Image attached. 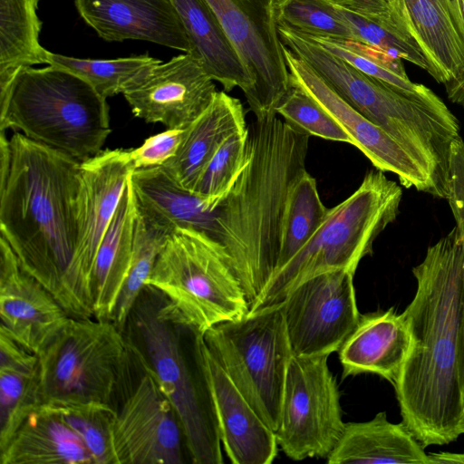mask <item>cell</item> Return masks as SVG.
<instances>
[{"label": "cell", "mask_w": 464, "mask_h": 464, "mask_svg": "<svg viewBox=\"0 0 464 464\" xmlns=\"http://www.w3.org/2000/svg\"><path fill=\"white\" fill-rule=\"evenodd\" d=\"M412 273L417 290L402 313L411 347L394 389L402 422L426 448L463 434L459 359L464 242L455 228L427 249Z\"/></svg>", "instance_id": "6da1fadb"}, {"label": "cell", "mask_w": 464, "mask_h": 464, "mask_svg": "<svg viewBox=\"0 0 464 464\" xmlns=\"http://www.w3.org/2000/svg\"><path fill=\"white\" fill-rule=\"evenodd\" d=\"M81 163L22 133L7 140L1 131V237L23 269L59 302L80 237Z\"/></svg>", "instance_id": "7a4b0ae2"}, {"label": "cell", "mask_w": 464, "mask_h": 464, "mask_svg": "<svg viewBox=\"0 0 464 464\" xmlns=\"http://www.w3.org/2000/svg\"><path fill=\"white\" fill-rule=\"evenodd\" d=\"M309 136L276 113L248 126L245 164L218 206L217 240L250 304L277 268L290 190L306 170Z\"/></svg>", "instance_id": "3957f363"}, {"label": "cell", "mask_w": 464, "mask_h": 464, "mask_svg": "<svg viewBox=\"0 0 464 464\" xmlns=\"http://www.w3.org/2000/svg\"><path fill=\"white\" fill-rule=\"evenodd\" d=\"M123 333L141 368L172 404L191 462L223 463L204 334L181 324L163 295L149 285L135 302Z\"/></svg>", "instance_id": "277c9868"}, {"label": "cell", "mask_w": 464, "mask_h": 464, "mask_svg": "<svg viewBox=\"0 0 464 464\" xmlns=\"http://www.w3.org/2000/svg\"><path fill=\"white\" fill-rule=\"evenodd\" d=\"M106 100L66 69L50 64L25 67L0 95V130H20L83 162L102 150L111 131Z\"/></svg>", "instance_id": "5b68a950"}, {"label": "cell", "mask_w": 464, "mask_h": 464, "mask_svg": "<svg viewBox=\"0 0 464 464\" xmlns=\"http://www.w3.org/2000/svg\"><path fill=\"white\" fill-rule=\"evenodd\" d=\"M401 187L383 171L370 170L358 188L328 212L311 238L276 271L249 311L281 304L287 294L319 274L346 269L355 273L372 252L376 237L400 212Z\"/></svg>", "instance_id": "8992f818"}, {"label": "cell", "mask_w": 464, "mask_h": 464, "mask_svg": "<svg viewBox=\"0 0 464 464\" xmlns=\"http://www.w3.org/2000/svg\"><path fill=\"white\" fill-rule=\"evenodd\" d=\"M41 403L99 402L118 409L138 363L115 324L70 317L37 354Z\"/></svg>", "instance_id": "52a82bcc"}, {"label": "cell", "mask_w": 464, "mask_h": 464, "mask_svg": "<svg viewBox=\"0 0 464 464\" xmlns=\"http://www.w3.org/2000/svg\"><path fill=\"white\" fill-rule=\"evenodd\" d=\"M146 285L163 295L181 324L203 334L249 311L225 247L192 227H176L171 231Z\"/></svg>", "instance_id": "ba28073f"}, {"label": "cell", "mask_w": 464, "mask_h": 464, "mask_svg": "<svg viewBox=\"0 0 464 464\" xmlns=\"http://www.w3.org/2000/svg\"><path fill=\"white\" fill-rule=\"evenodd\" d=\"M210 355L275 432L293 356L282 304L248 312L204 333Z\"/></svg>", "instance_id": "9c48e42d"}, {"label": "cell", "mask_w": 464, "mask_h": 464, "mask_svg": "<svg viewBox=\"0 0 464 464\" xmlns=\"http://www.w3.org/2000/svg\"><path fill=\"white\" fill-rule=\"evenodd\" d=\"M329 356H292L285 382L278 447L291 459L327 458L340 440V392Z\"/></svg>", "instance_id": "30bf717a"}, {"label": "cell", "mask_w": 464, "mask_h": 464, "mask_svg": "<svg viewBox=\"0 0 464 464\" xmlns=\"http://www.w3.org/2000/svg\"><path fill=\"white\" fill-rule=\"evenodd\" d=\"M83 212L75 255L63 283L61 304L71 317H93L91 294L95 256L135 170L130 150H101L81 163Z\"/></svg>", "instance_id": "8fae6325"}, {"label": "cell", "mask_w": 464, "mask_h": 464, "mask_svg": "<svg viewBox=\"0 0 464 464\" xmlns=\"http://www.w3.org/2000/svg\"><path fill=\"white\" fill-rule=\"evenodd\" d=\"M212 10L253 79L247 104L256 119L276 113L290 88L276 19V0H203Z\"/></svg>", "instance_id": "7c38bea8"}, {"label": "cell", "mask_w": 464, "mask_h": 464, "mask_svg": "<svg viewBox=\"0 0 464 464\" xmlns=\"http://www.w3.org/2000/svg\"><path fill=\"white\" fill-rule=\"evenodd\" d=\"M354 273L336 269L313 276L281 303L294 356H329L338 351L360 319Z\"/></svg>", "instance_id": "4fadbf2b"}, {"label": "cell", "mask_w": 464, "mask_h": 464, "mask_svg": "<svg viewBox=\"0 0 464 464\" xmlns=\"http://www.w3.org/2000/svg\"><path fill=\"white\" fill-rule=\"evenodd\" d=\"M115 450L117 464H182L186 457L190 459L172 404L144 369L117 409Z\"/></svg>", "instance_id": "5bb4252c"}, {"label": "cell", "mask_w": 464, "mask_h": 464, "mask_svg": "<svg viewBox=\"0 0 464 464\" xmlns=\"http://www.w3.org/2000/svg\"><path fill=\"white\" fill-rule=\"evenodd\" d=\"M217 92L200 60L183 53L145 68L126 85L122 95L132 113L146 122L186 129Z\"/></svg>", "instance_id": "9a60e30c"}, {"label": "cell", "mask_w": 464, "mask_h": 464, "mask_svg": "<svg viewBox=\"0 0 464 464\" xmlns=\"http://www.w3.org/2000/svg\"><path fill=\"white\" fill-rule=\"evenodd\" d=\"M290 83L317 102L348 133L352 145L383 172L396 174L402 186L438 197L427 170L382 129L341 98L304 61L283 44Z\"/></svg>", "instance_id": "2e32d148"}, {"label": "cell", "mask_w": 464, "mask_h": 464, "mask_svg": "<svg viewBox=\"0 0 464 464\" xmlns=\"http://www.w3.org/2000/svg\"><path fill=\"white\" fill-rule=\"evenodd\" d=\"M0 329L38 354L71 317L0 237Z\"/></svg>", "instance_id": "e0dca14e"}, {"label": "cell", "mask_w": 464, "mask_h": 464, "mask_svg": "<svg viewBox=\"0 0 464 464\" xmlns=\"http://www.w3.org/2000/svg\"><path fill=\"white\" fill-rule=\"evenodd\" d=\"M83 21L108 42L140 40L191 53L172 0H75Z\"/></svg>", "instance_id": "ac0fdd59"}, {"label": "cell", "mask_w": 464, "mask_h": 464, "mask_svg": "<svg viewBox=\"0 0 464 464\" xmlns=\"http://www.w3.org/2000/svg\"><path fill=\"white\" fill-rule=\"evenodd\" d=\"M411 347L402 314L393 308L361 314L338 350L343 377L374 373L395 385Z\"/></svg>", "instance_id": "d6986e66"}, {"label": "cell", "mask_w": 464, "mask_h": 464, "mask_svg": "<svg viewBox=\"0 0 464 464\" xmlns=\"http://www.w3.org/2000/svg\"><path fill=\"white\" fill-rule=\"evenodd\" d=\"M208 364L221 443L234 464H270L278 452L276 432L210 355Z\"/></svg>", "instance_id": "ffe728a7"}, {"label": "cell", "mask_w": 464, "mask_h": 464, "mask_svg": "<svg viewBox=\"0 0 464 464\" xmlns=\"http://www.w3.org/2000/svg\"><path fill=\"white\" fill-rule=\"evenodd\" d=\"M412 36L430 65V74L446 84L464 75V18L459 0H401Z\"/></svg>", "instance_id": "44dd1931"}, {"label": "cell", "mask_w": 464, "mask_h": 464, "mask_svg": "<svg viewBox=\"0 0 464 464\" xmlns=\"http://www.w3.org/2000/svg\"><path fill=\"white\" fill-rule=\"evenodd\" d=\"M1 464H95L92 454L49 404L35 406L0 450Z\"/></svg>", "instance_id": "7402d4cb"}, {"label": "cell", "mask_w": 464, "mask_h": 464, "mask_svg": "<svg viewBox=\"0 0 464 464\" xmlns=\"http://www.w3.org/2000/svg\"><path fill=\"white\" fill-rule=\"evenodd\" d=\"M247 128L240 100L217 92L207 109L184 130L176 155L163 166L185 189L191 191L202 169L220 144Z\"/></svg>", "instance_id": "603a6c76"}, {"label": "cell", "mask_w": 464, "mask_h": 464, "mask_svg": "<svg viewBox=\"0 0 464 464\" xmlns=\"http://www.w3.org/2000/svg\"><path fill=\"white\" fill-rule=\"evenodd\" d=\"M137 210L130 177L95 256L91 281L93 318L111 320L130 265Z\"/></svg>", "instance_id": "cb8c5ba5"}, {"label": "cell", "mask_w": 464, "mask_h": 464, "mask_svg": "<svg viewBox=\"0 0 464 464\" xmlns=\"http://www.w3.org/2000/svg\"><path fill=\"white\" fill-rule=\"evenodd\" d=\"M192 46L208 74L228 92L238 87L248 101L253 79L241 56L203 0H172Z\"/></svg>", "instance_id": "d4e9b609"}, {"label": "cell", "mask_w": 464, "mask_h": 464, "mask_svg": "<svg viewBox=\"0 0 464 464\" xmlns=\"http://www.w3.org/2000/svg\"><path fill=\"white\" fill-rule=\"evenodd\" d=\"M401 421L392 423L384 411L362 422H347L329 464H429L428 454Z\"/></svg>", "instance_id": "484cf974"}, {"label": "cell", "mask_w": 464, "mask_h": 464, "mask_svg": "<svg viewBox=\"0 0 464 464\" xmlns=\"http://www.w3.org/2000/svg\"><path fill=\"white\" fill-rule=\"evenodd\" d=\"M130 182L139 207L149 215L173 227H192L217 240L218 207L182 188L163 166L137 169Z\"/></svg>", "instance_id": "4316f807"}, {"label": "cell", "mask_w": 464, "mask_h": 464, "mask_svg": "<svg viewBox=\"0 0 464 464\" xmlns=\"http://www.w3.org/2000/svg\"><path fill=\"white\" fill-rule=\"evenodd\" d=\"M40 0H0V95L25 67L47 64L49 51L39 42Z\"/></svg>", "instance_id": "83f0119b"}, {"label": "cell", "mask_w": 464, "mask_h": 464, "mask_svg": "<svg viewBox=\"0 0 464 464\" xmlns=\"http://www.w3.org/2000/svg\"><path fill=\"white\" fill-rule=\"evenodd\" d=\"M312 38L327 51L372 79L439 112L451 113L444 102L430 88L420 83L412 82L409 79L401 58L354 41Z\"/></svg>", "instance_id": "f1b7e54d"}, {"label": "cell", "mask_w": 464, "mask_h": 464, "mask_svg": "<svg viewBox=\"0 0 464 464\" xmlns=\"http://www.w3.org/2000/svg\"><path fill=\"white\" fill-rule=\"evenodd\" d=\"M174 228L149 215L138 205L130 265L110 320L121 331L124 332L130 313L146 285L162 246Z\"/></svg>", "instance_id": "f546056e"}, {"label": "cell", "mask_w": 464, "mask_h": 464, "mask_svg": "<svg viewBox=\"0 0 464 464\" xmlns=\"http://www.w3.org/2000/svg\"><path fill=\"white\" fill-rule=\"evenodd\" d=\"M327 212L314 178L307 170L304 171L294 183L287 198L276 271L304 246L321 226Z\"/></svg>", "instance_id": "4dcf8cb0"}, {"label": "cell", "mask_w": 464, "mask_h": 464, "mask_svg": "<svg viewBox=\"0 0 464 464\" xmlns=\"http://www.w3.org/2000/svg\"><path fill=\"white\" fill-rule=\"evenodd\" d=\"M51 405L82 439L95 464H117V410L99 402H54Z\"/></svg>", "instance_id": "1f68e13d"}, {"label": "cell", "mask_w": 464, "mask_h": 464, "mask_svg": "<svg viewBox=\"0 0 464 464\" xmlns=\"http://www.w3.org/2000/svg\"><path fill=\"white\" fill-rule=\"evenodd\" d=\"M159 61L148 53L112 60L75 58L50 51L47 56V64L80 76L106 99L122 93L126 85L140 72Z\"/></svg>", "instance_id": "d6a6232c"}, {"label": "cell", "mask_w": 464, "mask_h": 464, "mask_svg": "<svg viewBox=\"0 0 464 464\" xmlns=\"http://www.w3.org/2000/svg\"><path fill=\"white\" fill-rule=\"evenodd\" d=\"M277 25L322 38L355 41L336 0H276Z\"/></svg>", "instance_id": "836d02e7"}, {"label": "cell", "mask_w": 464, "mask_h": 464, "mask_svg": "<svg viewBox=\"0 0 464 464\" xmlns=\"http://www.w3.org/2000/svg\"><path fill=\"white\" fill-rule=\"evenodd\" d=\"M40 403L38 364L0 367V450Z\"/></svg>", "instance_id": "e575fe53"}, {"label": "cell", "mask_w": 464, "mask_h": 464, "mask_svg": "<svg viewBox=\"0 0 464 464\" xmlns=\"http://www.w3.org/2000/svg\"><path fill=\"white\" fill-rule=\"evenodd\" d=\"M248 127L227 137L209 159L192 190L215 209L226 198L246 157Z\"/></svg>", "instance_id": "d590c367"}, {"label": "cell", "mask_w": 464, "mask_h": 464, "mask_svg": "<svg viewBox=\"0 0 464 464\" xmlns=\"http://www.w3.org/2000/svg\"><path fill=\"white\" fill-rule=\"evenodd\" d=\"M276 112L292 128L309 137L352 144L350 136L342 126L317 102L295 84L290 83Z\"/></svg>", "instance_id": "8d00e7d4"}, {"label": "cell", "mask_w": 464, "mask_h": 464, "mask_svg": "<svg viewBox=\"0 0 464 464\" xmlns=\"http://www.w3.org/2000/svg\"><path fill=\"white\" fill-rule=\"evenodd\" d=\"M447 198L456 220L454 227L458 237L464 242V141L460 136L450 143L448 174Z\"/></svg>", "instance_id": "74e56055"}, {"label": "cell", "mask_w": 464, "mask_h": 464, "mask_svg": "<svg viewBox=\"0 0 464 464\" xmlns=\"http://www.w3.org/2000/svg\"><path fill=\"white\" fill-rule=\"evenodd\" d=\"M185 129H168L150 136L138 148L130 150L134 169L163 165L173 158L179 147Z\"/></svg>", "instance_id": "f35d334b"}, {"label": "cell", "mask_w": 464, "mask_h": 464, "mask_svg": "<svg viewBox=\"0 0 464 464\" xmlns=\"http://www.w3.org/2000/svg\"><path fill=\"white\" fill-rule=\"evenodd\" d=\"M444 85L449 100L464 108V75Z\"/></svg>", "instance_id": "ab89813d"}, {"label": "cell", "mask_w": 464, "mask_h": 464, "mask_svg": "<svg viewBox=\"0 0 464 464\" xmlns=\"http://www.w3.org/2000/svg\"><path fill=\"white\" fill-rule=\"evenodd\" d=\"M429 464L450 463V464H464V452H432L428 453Z\"/></svg>", "instance_id": "60d3db41"}, {"label": "cell", "mask_w": 464, "mask_h": 464, "mask_svg": "<svg viewBox=\"0 0 464 464\" xmlns=\"http://www.w3.org/2000/svg\"><path fill=\"white\" fill-rule=\"evenodd\" d=\"M459 382L464 397V290H463V302H462V317H461V330H460V342H459Z\"/></svg>", "instance_id": "b9f144b4"}, {"label": "cell", "mask_w": 464, "mask_h": 464, "mask_svg": "<svg viewBox=\"0 0 464 464\" xmlns=\"http://www.w3.org/2000/svg\"><path fill=\"white\" fill-rule=\"evenodd\" d=\"M459 1L462 15H463V18H464V0H459Z\"/></svg>", "instance_id": "7bdbcfd3"}, {"label": "cell", "mask_w": 464, "mask_h": 464, "mask_svg": "<svg viewBox=\"0 0 464 464\" xmlns=\"http://www.w3.org/2000/svg\"><path fill=\"white\" fill-rule=\"evenodd\" d=\"M462 432L464 433V414H463V420H462Z\"/></svg>", "instance_id": "ee69618b"}]
</instances>
